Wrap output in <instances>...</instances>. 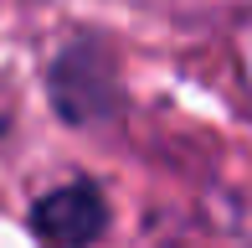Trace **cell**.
Instances as JSON below:
<instances>
[{"label":"cell","instance_id":"obj_1","mask_svg":"<svg viewBox=\"0 0 252 248\" xmlns=\"http://www.w3.org/2000/svg\"><path fill=\"white\" fill-rule=\"evenodd\" d=\"M47 88L62 119L93 124L119 109V78H113V57L98 41H67L47 67Z\"/></svg>","mask_w":252,"mask_h":248},{"label":"cell","instance_id":"obj_2","mask_svg":"<svg viewBox=\"0 0 252 248\" xmlns=\"http://www.w3.org/2000/svg\"><path fill=\"white\" fill-rule=\"evenodd\" d=\"M26 222L47 248H93L108 233V197L98 181L77 176V181H62L47 197H36Z\"/></svg>","mask_w":252,"mask_h":248}]
</instances>
